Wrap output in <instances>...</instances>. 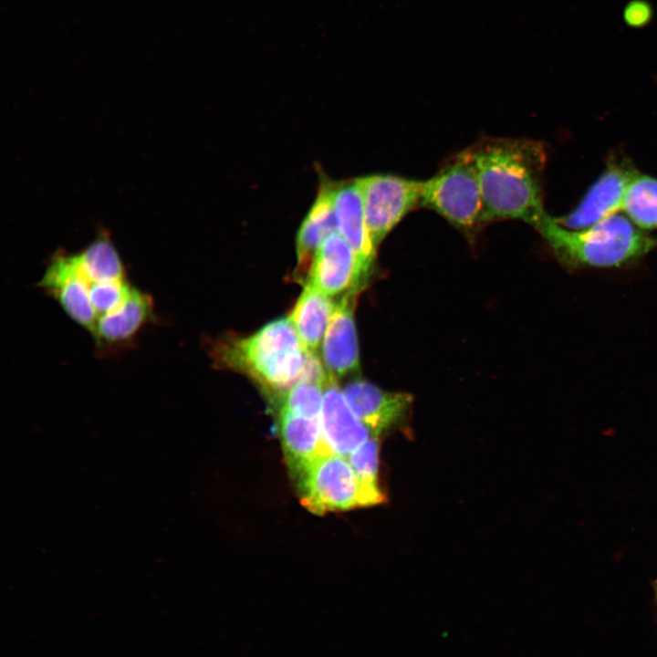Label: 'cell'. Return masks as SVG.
<instances>
[{
	"mask_svg": "<svg viewBox=\"0 0 657 657\" xmlns=\"http://www.w3.org/2000/svg\"><path fill=\"white\" fill-rule=\"evenodd\" d=\"M484 203V219L521 220L533 226L544 210L547 152L537 141L486 138L472 145Z\"/></svg>",
	"mask_w": 657,
	"mask_h": 657,
	"instance_id": "obj_1",
	"label": "cell"
},
{
	"mask_svg": "<svg viewBox=\"0 0 657 657\" xmlns=\"http://www.w3.org/2000/svg\"><path fill=\"white\" fill-rule=\"evenodd\" d=\"M219 361L245 373L273 397L301 381L323 385L328 375L321 359L301 346L289 318L267 323L255 334L215 349Z\"/></svg>",
	"mask_w": 657,
	"mask_h": 657,
	"instance_id": "obj_2",
	"label": "cell"
},
{
	"mask_svg": "<svg viewBox=\"0 0 657 657\" xmlns=\"http://www.w3.org/2000/svg\"><path fill=\"white\" fill-rule=\"evenodd\" d=\"M568 266H620L647 254L654 240L619 214L583 229L569 230L547 213L534 226Z\"/></svg>",
	"mask_w": 657,
	"mask_h": 657,
	"instance_id": "obj_3",
	"label": "cell"
},
{
	"mask_svg": "<svg viewBox=\"0 0 657 657\" xmlns=\"http://www.w3.org/2000/svg\"><path fill=\"white\" fill-rule=\"evenodd\" d=\"M421 206L467 233L485 224L484 203L472 146L452 155L422 181Z\"/></svg>",
	"mask_w": 657,
	"mask_h": 657,
	"instance_id": "obj_4",
	"label": "cell"
},
{
	"mask_svg": "<svg viewBox=\"0 0 657 657\" xmlns=\"http://www.w3.org/2000/svg\"><path fill=\"white\" fill-rule=\"evenodd\" d=\"M296 479L301 504L315 515L372 506L345 456L321 454Z\"/></svg>",
	"mask_w": 657,
	"mask_h": 657,
	"instance_id": "obj_5",
	"label": "cell"
},
{
	"mask_svg": "<svg viewBox=\"0 0 657 657\" xmlns=\"http://www.w3.org/2000/svg\"><path fill=\"white\" fill-rule=\"evenodd\" d=\"M367 228L377 250L402 218L421 206L422 181L393 174L358 178Z\"/></svg>",
	"mask_w": 657,
	"mask_h": 657,
	"instance_id": "obj_6",
	"label": "cell"
},
{
	"mask_svg": "<svg viewBox=\"0 0 657 657\" xmlns=\"http://www.w3.org/2000/svg\"><path fill=\"white\" fill-rule=\"evenodd\" d=\"M339 234L351 246L366 282L376 249L371 242L365 220L363 200L358 178L339 182H328Z\"/></svg>",
	"mask_w": 657,
	"mask_h": 657,
	"instance_id": "obj_7",
	"label": "cell"
},
{
	"mask_svg": "<svg viewBox=\"0 0 657 657\" xmlns=\"http://www.w3.org/2000/svg\"><path fill=\"white\" fill-rule=\"evenodd\" d=\"M307 283L331 298L364 287L356 256L339 233L329 235L318 250Z\"/></svg>",
	"mask_w": 657,
	"mask_h": 657,
	"instance_id": "obj_8",
	"label": "cell"
},
{
	"mask_svg": "<svg viewBox=\"0 0 657 657\" xmlns=\"http://www.w3.org/2000/svg\"><path fill=\"white\" fill-rule=\"evenodd\" d=\"M358 292L350 291L335 303L321 345V360L334 380L358 370L359 345L354 320Z\"/></svg>",
	"mask_w": 657,
	"mask_h": 657,
	"instance_id": "obj_9",
	"label": "cell"
},
{
	"mask_svg": "<svg viewBox=\"0 0 657 657\" xmlns=\"http://www.w3.org/2000/svg\"><path fill=\"white\" fill-rule=\"evenodd\" d=\"M342 392L355 415L379 437L402 423L412 403L409 393L386 391L361 380L349 382Z\"/></svg>",
	"mask_w": 657,
	"mask_h": 657,
	"instance_id": "obj_10",
	"label": "cell"
},
{
	"mask_svg": "<svg viewBox=\"0 0 657 657\" xmlns=\"http://www.w3.org/2000/svg\"><path fill=\"white\" fill-rule=\"evenodd\" d=\"M38 286L58 302L73 321L92 335L96 317L89 304L87 285L71 254L54 255Z\"/></svg>",
	"mask_w": 657,
	"mask_h": 657,
	"instance_id": "obj_11",
	"label": "cell"
},
{
	"mask_svg": "<svg viewBox=\"0 0 657 657\" xmlns=\"http://www.w3.org/2000/svg\"><path fill=\"white\" fill-rule=\"evenodd\" d=\"M636 172L617 164L610 166L591 185L570 214L556 219L569 230H583L618 213L626 188Z\"/></svg>",
	"mask_w": 657,
	"mask_h": 657,
	"instance_id": "obj_12",
	"label": "cell"
},
{
	"mask_svg": "<svg viewBox=\"0 0 657 657\" xmlns=\"http://www.w3.org/2000/svg\"><path fill=\"white\" fill-rule=\"evenodd\" d=\"M319 422L328 451L345 457L372 436L351 410L336 381L325 387Z\"/></svg>",
	"mask_w": 657,
	"mask_h": 657,
	"instance_id": "obj_13",
	"label": "cell"
},
{
	"mask_svg": "<svg viewBox=\"0 0 657 657\" xmlns=\"http://www.w3.org/2000/svg\"><path fill=\"white\" fill-rule=\"evenodd\" d=\"M279 437L288 469L297 478L315 459L330 453L319 419L276 412Z\"/></svg>",
	"mask_w": 657,
	"mask_h": 657,
	"instance_id": "obj_14",
	"label": "cell"
},
{
	"mask_svg": "<svg viewBox=\"0 0 657 657\" xmlns=\"http://www.w3.org/2000/svg\"><path fill=\"white\" fill-rule=\"evenodd\" d=\"M335 233H339L337 220L328 185L325 183L297 233V264L294 271L296 281L303 285L308 282L318 250Z\"/></svg>",
	"mask_w": 657,
	"mask_h": 657,
	"instance_id": "obj_15",
	"label": "cell"
},
{
	"mask_svg": "<svg viewBox=\"0 0 657 657\" xmlns=\"http://www.w3.org/2000/svg\"><path fill=\"white\" fill-rule=\"evenodd\" d=\"M153 312L152 298L134 288L125 305L116 313L101 318L92 334L100 349L117 348L130 343Z\"/></svg>",
	"mask_w": 657,
	"mask_h": 657,
	"instance_id": "obj_16",
	"label": "cell"
},
{
	"mask_svg": "<svg viewBox=\"0 0 657 657\" xmlns=\"http://www.w3.org/2000/svg\"><path fill=\"white\" fill-rule=\"evenodd\" d=\"M334 307L330 297L305 284L288 318L307 352L318 355Z\"/></svg>",
	"mask_w": 657,
	"mask_h": 657,
	"instance_id": "obj_17",
	"label": "cell"
},
{
	"mask_svg": "<svg viewBox=\"0 0 657 657\" xmlns=\"http://www.w3.org/2000/svg\"><path fill=\"white\" fill-rule=\"evenodd\" d=\"M621 210L638 227H656L657 179L635 173L626 188Z\"/></svg>",
	"mask_w": 657,
	"mask_h": 657,
	"instance_id": "obj_18",
	"label": "cell"
},
{
	"mask_svg": "<svg viewBox=\"0 0 657 657\" xmlns=\"http://www.w3.org/2000/svg\"><path fill=\"white\" fill-rule=\"evenodd\" d=\"M325 385L301 381L270 398L276 412L319 419Z\"/></svg>",
	"mask_w": 657,
	"mask_h": 657,
	"instance_id": "obj_19",
	"label": "cell"
},
{
	"mask_svg": "<svg viewBox=\"0 0 657 657\" xmlns=\"http://www.w3.org/2000/svg\"><path fill=\"white\" fill-rule=\"evenodd\" d=\"M380 437L372 435L346 458L359 478L372 506L385 501L379 485Z\"/></svg>",
	"mask_w": 657,
	"mask_h": 657,
	"instance_id": "obj_20",
	"label": "cell"
},
{
	"mask_svg": "<svg viewBox=\"0 0 657 657\" xmlns=\"http://www.w3.org/2000/svg\"><path fill=\"white\" fill-rule=\"evenodd\" d=\"M654 591V604L657 611V589H653Z\"/></svg>",
	"mask_w": 657,
	"mask_h": 657,
	"instance_id": "obj_21",
	"label": "cell"
},
{
	"mask_svg": "<svg viewBox=\"0 0 657 657\" xmlns=\"http://www.w3.org/2000/svg\"><path fill=\"white\" fill-rule=\"evenodd\" d=\"M652 588L657 589V578L652 581Z\"/></svg>",
	"mask_w": 657,
	"mask_h": 657,
	"instance_id": "obj_22",
	"label": "cell"
}]
</instances>
